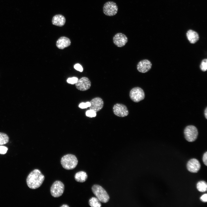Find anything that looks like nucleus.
<instances>
[{
    "instance_id": "nucleus-28",
    "label": "nucleus",
    "mask_w": 207,
    "mask_h": 207,
    "mask_svg": "<svg viewBox=\"0 0 207 207\" xmlns=\"http://www.w3.org/2000/svg\"><path fill=\"white\" fill-rule=\"evenodd\" d=\"M203 161L204 164L206 166L207 165V152L205 153L203 157Z\"/></svg>"
},
{
    "instance_id": "nucleus-13",
    "label": "nucleus",
    "mask_w": 207,
    "mask_h": 207,
    "mask_svg": "<svg viewBox=\"0 0 207 207\" xmlns=\"http://www.w3.org/2000/svg\"><path fill=\"white\" fill-rule=\"evenodd\" d=\"M187 167V170L189 172L192 173H196L200 169L201 165L198 160L195 158H192L188 161Z\"/></svg>"
},
{
    "instance_id": "nucleus-11",
    "label": "nucleus",
    "mask_w": 207,
    "mask_h": 207,
    "mask_svg": "<svg viewBox=\"0 0 207 207\" xmlns=\"http://www.w3.org/2000/svg\"><path fill=\"white\" fill-rule=\"evenodd\" d=\"M91 105L89 109L97 112L103 108L104 105V102L103 99L99 97H95L93 98L90 102Z\"/></svg>"
},
{
    "instance_id": "nucleus-22",
    "label": "nucleus",
    "mask_w": 207,
    "mask_h": 207,
    "mask_svg": "<svg viewBox=\"0 0 207 207\" xmlns=\"http://www.w3.org/2000/svg\"><path fill=\"white\" fill-rule=\"evenodd\" d=\"M96 112L94 111L89 110L87 111L86 112V115L87 116L92 118L95 117L96 116Z\"/></svg>"
},
{
    "instance_id": "nucleus-19",
    "label": "nucleus",
    "mask_w": 207,
    "mask_h": 207,
    "mask_svg": "<svg viewBox=\"0 0 207 207\" xmlns=\"http://www.w3.org/2000/svg\"><path fill=\"white\" fill-rule=\"evenodd\" d=\"M89 206L92 207H100L101 206V202L96 197L91 198L89 200Z\"/></svg>"
},
{
    "instance_id": "nucleus-18",
    "label": "nucleus",
    "mask_w": 207,
    "mask_h": 207,
    "mask_svg": "<svg viewBox=\"0 0 207 207\" xmlns=\"http://www.w3.org/2000/svg\"><path fill=\"white\" fill-rule=\"evenodd\" d=\"M196 187L198 191L200 192H204L207 190V184L206 181H201L197 184Z\"/></svg>"
},
{
    "instance_id": "nucleus-7",
    "label": "nucleus",
    "mask_w": 207,
    "mask_h": 207,
    "mask_svg": "<svg viewBox=\"0 0 207 207\" xmlns=\"http://www.w3.org/2000/svg\"><path fill=\"white\" fill-rule=\"evenodd\" d=\"M118 7L116 4L112 1H108L105 3L103 7L104 14L108 16H113L117 13Z\"/></svg>"
},
{
    "instance_id": "nucleus-16",
    "label": "nucleus",
    "mask_w": 207,
    "mask_h": 207,
    "mask_svg": "<svg viewBox=\"0 0 207 207\" xmlns=\"http://www.w3.org/2000/svg\"><path fill=\"white\" fill-rule=\"evenodd\" d=\"M186 36L187 39L191 44L195 43L199 39L198 34L196 32L192 30H189L187 31Z\"/></svg>"
},
{
    "instance_id": "nucleus-4",
    "label": "nucleus",
    "mask_w": 207,
    "mask_h": 207,
    "mask_svg": "<svg viewBox=\"0 0 207 207\" xmlns=\"http://www.w3.org/2000/svg\"><path fill=\"white\" fill-rule=\"evenodd\" d=\"M184 134L186 139L188 141L192 142L197 139L198 132L196 127L193 125L187 126L184 130Z\"/></svg>"
},
{
    "instance_id": "nucleus-21",
    "label": "nucleus",
    "mask_w": 207,
    "mask_h": 207,
    "mask_svg": "<svg viewBox=\"0 0 207 207\" xmlns=\"http://www.w3.org/2000/svg\"><path fill=\"white\" fill-rule=\"evenodd\" d=\"M200 68L202 71L203 72L206 71L207 70V59H204L202 61Z\"/></svg>"
},
{
    "instance_id": "nucleus-23",
    "label": "nucleus",
    "mask_w": 207,
    "mask_h": 207,
    "mask_svg": "<svg viewBox=\"0 0 207 207\" xmlns=\"http://www.w3.org/2000/svg\"><path fill=\"white\" fill-rule=\"evenodd\" d=\"M78 78L76 77H72V78H68L67 80V82L69 83L72 84H75L77 82Z\"/></svg>"
},
{
    "instance_id": "nucleus-9",
    "label": "nucleus",
    "mask_w": 207,
    "mask_h": 207,
    "mask_svg": "<svg viewBox=\"0 0 207 207\" xmlns=\"http://www.w3.org/2000/svg\"><path fill=\"white\" fill-rule=\"evenodd\" d=\"M91 84V81L88 78L83 77L78 79L75 83V86L78 90L84 91L89 89Z\"/></svg>"
},
{
    "instance_id": "nucleus-26",
    "label": "nucleus",
    "mask_w": 207,
    "mask_h": 207,
    "mask_svg": "<svg viewBox=\"0 0 207 207\" xmlns=\"http://www.w3.org/2000/svg\"><path fill=\"white\" fill-rule=\"evenodd\" d=\"M74 68L76 70L80 72H82L83 70L82 66L79 64H75L74 66Z\"/></svg>"
},
{
    "instance_id": "nucleus-1",
    "label": "nucleus",
    "mask_w": 207,
    "mask_h": 207,
    "mask_svg": "<svg viewBox=\"0 0 207 207\" xmlns=\"http://www.w3.org/2000/svg\"><path fill=\"white\" fill-rule=\"evenodd\" d=\"M45 179L44 176L39 170H33L29 174L26 179L27 185L30 189H35L42 185Z\"/></svg>"
},
{
    "instance_id": "nucleus-30",
    "label": "nucleus",
    "mask_w": 207,
    "mask_h": 207,
    "mask_svg": "<svg viewBox=\"0 0 207 207\" xmlns=\"http://www.w3.org/2000/svg\"><path fill=\"white\" fill-rule=\"evenodd\" d=\"M61 207H69V206L67 204H63L61 206Z\"/></svg>"
},
{
    "instance_id": "nucleus-8",
    "label": "nucleus",
    "mask_w": 207,
    "mask_h": 207,
    "mask_svg": "<svg viewBox=\"0 0 207 207\" xmlns=\"http://www.w3.org/2000/svg\"><path fill=\"white\" fill-rule=\"evenodd\" d=\"M113 111L115 115L120 117H125L129 114L126 106L121 103H117L115 104L113 108Z\"/></svg>"
},
{
    "instance_id": "nucleus-27",
    "label": "nucleus",
    "mask_w": 207,
    "mask_h": 207,
    "mask_svg": "<svg viewBox=\"0 0 207 207\" xmlns=\"http://www.w3.org/2000/svg\"><path fill=\"white\" fill-rule=\"evenodd\" d=\"M200 200L203 202H207V194L205 193L202 195L200 198Z\"/></svg>"
},
{
    "instance_id": "nucleus-24",
    "label": "nucleus",
    "mask_w": 207,
    "mask_h": 207,
    "mask_svg": "<svg viewBox=\"0 0 207 207\" xmlns=\"http://www.w3.org/2000/svg\"><path fill=\"white\" fill-rule=\"evenodd\" d=\"M90 105L91 104L89 102H87L85 103L83 102L79 104V107L81 108L84 109L89 107Z\"/></svg>"
},
{
    "instance_id": "nucleus-20",
    "label": "nucleus",
    "mask_w": 207,
    "mask_h": 207,
    "mask_svg": "<svg viewBox=\"0 0 207 207\" xmlns=\"http://www.w3.org/2000/svg\"><path fill=\"white\" fill-rule=\"evenodd\" d=\"M9 141V137L6 134L0 133V145L7 144Z\"/></svg>"
},
{
    "instance_id": "nucleus-29",
    "label": "nucleus",
    "mask_w": 207,
    "mask_h": 207,
    "mask_svg": "<svg viewBox=\"0 0 207 207\" xmlns=\"http://www.w3.org/2000/svg\"><path fill=\"white\" fill-rule=\"evenodd\" d=\"M204 115L205 116V117L207 119V107H206V109L204 111Z\"/></svg>"
},
{
    "instance_id": "nucleus-3",
    "label": "nucleus",
    "mask_w": 207,
    "mask_h": 207,
    "mask_svg": "<svg viewBox=\"0 0 207 207\" xmlns=\"http://www.w3.org/2000/svg\"><path fill=\"white\" fill-rule=\"evenodd\" d=\"M92 190L94 195L101 202L105 203L109 200L110 198L108 195L101 186L94 185L92 187Z\"/></svg>"
},
{
    "instance_id": "nucleus-6",
    "label": "nucleus",
    "mask_w": 207,
    "mask_h": 207,
    "mask_svg": "<svg viewBox=\"0 0 207 207\" xmlns=\"http://www.w3.org/2000/svg\"><path fill=\"white\" fill-rule=\"evenodd\" d=\"M64 190V185L62 182L59 181H55L50 188L51 193L54 197L57 198L61 196Z\"/></svg>"
},
{
    "instance_id": "nucleus-12",
    "label": "nucleus",
    "mask_w": 207,
    "mask_h": 207,
    "mask_svg": "<svg viewBox=\"0 0 207 207\" xmlns=\"http://www.w3.org/2000/svg\"><path fill=\"white\" fill-rule=\"evenodd\" d=\"M152 64L149 60L147 59L142 60L137 64V68L138 71L141 73L148 72L151 69Z\"/></svg>"
},
{
    "instance_id": "nucleus-14",
    "label": "nucleus",
    "mask_w": 207,
    "mask_h": 207,
    "mask_svg": "<svg viewBox=\"0 0 207 207\" xmlns=\"http://www.w3.org/2000/svg\"><path fill=\"white\" fill-rule=\"evenodd\" d=\"M71 44L70 40L65 37L59 38L56 42V46L59 49H63L70 46Z\"/></svg>"
},
{
    "instance_id": "nucleus-25",
    "label": "nucleus",
    "mask_w": 207,
    "mask_h": 207,
    "mask_svg": "<svg viewBox=\"0 0 207 207\" xmlns=\"http://www.w3.org/2000/svg\"><path fill=\"white\" fill-rule=\"evenodd\" d=\"M7 150L8 149L6 147L0 146V154H6Z\"/></svg>"
},
{
    "instance_id": "nucleus-15",
    "label": "nucleus",
    "mask_w": 207,
    "mask_h": 207,
    "mask_svg": "<svg viewBox=\"0 0 207 207\" xmlns=\"http://www.w3.org/2000/svg\"><path fill=\"white\" fill-rule=\"evenodd\" d=\"M65 22L66 19L65 17L61 14H57L54 16L52 20L53 24L60 27L63 26Z\"/></svg>"
},
{
    "instance_id": "nucleus-2",
    "label": "nucleus",
    "mask_w": 207,
    "mask_h": 207,
    "mask_svg": "<svg viewBox=\"0 0 207 207\" xmlns=\"http://www.w3.org/2000/svg\"><path fill=\"white\" fill-rule=\"evenodd\" d=\"M61 164L63 167L67 170L74 169L78 163V160L74 155L68 154L63 156L61 160Z\"/></svg>"
},
{
    "instance_id": "nucleus-5",
    "label": "nucleus",
    "mask_w": 207,
    "mask_h": 207,
    "mask_svg": "<svg viewBox=\"0 0 207 207\" xmlns=\"http://www.w3.org/2000/svg\"><path fill=\"white\" fill-rule=\"evenodd\" d=\"M131 99L135 102H138L143 100L145 97V94L143 90L139 87L133 88L129 92Z\"/></svg>"
},
{
    "instance_id": "nucleus-17",
    "label": "nucleus",
    "mask_w": 207,
    "mask_h": 207,
    "mask_svg": "<svg viewBox=\"0 0 207 207\" xmlns=\"http://www.w3.org/2000/svg\"><path fill=\"white\" fill-rule=\"evenodd\" d=\"M87 177V173L84 171H80L77 172L74 176L75 180L80 183H83L86 181Z\"/></svg>"
},
{
    "instance_id": "nucleus-10",
    "label": "nucleus",
    "mask_w": 207,
    "mask_h": 207,
    "mask_svg": "<svg viewBox=\"0 0 207 207\" xmlns=\"http://www.w3.org/2000/svg\"><path fill=\"white\" fill-rule=\"evenodd\" d=\"M113 40L115 45L118 47H121L126 44L128 42V39L124 34L122 33H118L113 37Z\"/></svg>"
}]
</instances>
